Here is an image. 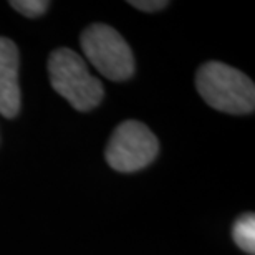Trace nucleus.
I'll return each mask as SVG.
<instances>
[{
    "mask_svg": "<svg viewBox=\"0 0 255 255\" xmlns=\"http://www.w3.org/2000/svg\"><path fill=\"white\" fill-rule=\"evenodd\" d=\"M196 88L209 106L222 113L249 115L255 108L254 81L226 63H204L196 75Z\"/></svg>",
    "mask_w": 255,
    "mask_h": 255,
    "instance_id": "f257e3e1",
    "label": "nucleus"
},
{
    "mask_svg": "<svg viewBox=\"0 0 255 255\" xmlns=\"http://www.w3.org/2000/svg\"><path fill=\"white\" fill-rule=\"evenodd\" d=\"M48 78L53 90L75 110L90 111L103 100L105 90L86 68L85 60L70 48H57L48 58Z\"/></svg>",
    "mask_w": 255,
    "mask_h": 255,
    "instance_id": "f03ea898",
    "label": "nucleus"
},
{
    "mask_svg": "<svg viewBox=\"0 0 255 255\" xmlns=\"http://www.w3.org/2000/svg\"><path fill=\"white\" fill-rule=\"evenodd\" d=\"M159 151L157 137L139 121H125L110 137L106 161L115 171L132 172L149 166Z\"/></svg>",
    "mask_w": 255,
    "mask_h": 255,
    "instance_id": "20e7f679",
    "label": "nucleus"
},
{
    "mask_svg": "<svg viewBox=\"0 0 255 255\" xmlns=\"http://www.w3.org/2000/svg\"><path fill=\"white\" fill-rule=\"evenodd\" d=\"M10 7L28 18H37L47 12L50 3L47 0H12Z\"/></svg>",
    "mask_w": 255,
    "mask_h": 255,
    "instance_id": "0eeeda50",
    "label": "nucleus"
},
{
    "mask_svg": "<svg viewBox=\"0 0 255 255\" xmlns=\"http://www.w3.org/2000/svg\"><path fill=\"white\" fill-rule=\"evenodd\" d=\"M232 239L244 252L255 254V216L252 212L244 214L234 222Z\"/></svg>",
    "mask_w": 255,
    "mask_h": 255,
    "instance_id": "423d86ee",
    "label": "nucleus"
},
{
    "mask_svg": "<svg viewBox=\"0 0 255 255\" xmlns=\"http://www.w3.org/2000/svg\"><path fill=\"white\" fill-rule=\"evenodd\" d=\"M81 48L105 78L125 81L134 73V58L126 40L110 25L95 23L81 33Z\"/></svg>",
    "mask_w": 255,
    "mask_h": 255,
    "instance_id": "7ed1b4c3",
    "label": "nucleus"
},
{
    "mask_svg": "<svg viewBox=\"0 0 255 255\" xmlns=\"http://www.w3.org/2000/svg\"><path fill=\"white\" fill-rule=\"evenodd\" d=\"M18 110V50L10 38L0 37V115L13 118Z\"/></svg>",
    "mask_w": 255,
    "mask_h": 255,
    "instance_id": "39448f33",
    "label": "nucleus"
},
{
    "mask_svg": "<svg viewBox=\"0 0 255 255\" xmlns=\"http://www.w3.org/2000/svg\"><path fill=\"white\" fill-rule=\"evenodd\" d=\"M129 5L137 10H142V12H157V10L166 8L169 2L166 0H131Z\"/></svg>",
    "mask_w": 255,
    "mask_h": 255,
    "instance_id": "6e6552de",
    "label": "nucleus"
}]
</instances>
